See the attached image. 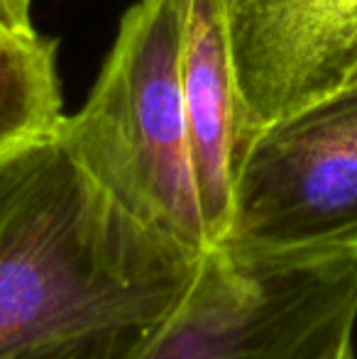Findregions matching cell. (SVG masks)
Segmentation results:
<instances>
[{
    "mask_svg": "<svg viewBox=\"0 0 357 359\" xmlns=\"http://www.w3.org/2000/svg\"><path fill=\"white\" fill-rule=\"evenodd\" d=\"M206 252L135 213L57 137L0 166V357L157 325Z\"/></svg>",
    "mask_w": 357,
    "mask_h": 359,
    "instance_id": "6da1fadb",
    "label": "cell"
},
{
    "mask_svg": "<svg viewBox=\"0 0 357 359\" xmlns=\"http://www.w3.org/2000/svg\"><path fill=\"white\" fill-rule=\"evenodd\" d=\"M191 0H140L125 13L88 100L57 140L125 205L196 252H210L191 164L184 44Z\"/></svg>",
    "mask_w": 357,
    "mask_h": 359,
    "instance_id": "7a4b0ae2",
    "label": "cell"
},
{
    "mask_svg": "<svg viewBox=\"0 0 357 359\" xmlns=\"http://www.w3.org/2000/svg\"><path fill=\"white\" fill-rule=\"evenodd\" d=\"M29 5L32 0H0V25L15 32H32Z\"/></svg>",
    "mask_w": 357,
    "mask_h": 359,
    "instance_id": "9c48e42d",
    "label": "cell"
},
{
    "mask_svg": "<svg viewBox=\"0 0 357 359\" xmlns=\"http://www.w3.org/2000/svg\"><path fill=\"white\" fill-rule=\"evenodd\" d=\"M215 250L243 259H357V86L255 135Z\"/></svg>",
    "mask_w": 357,
    "mask_h": 359,
    "instance_id": "3957f363",
    "label": "cell"
},
{
    "mask_svg": "<svg viewBox=\"0 0 357 359\" xmlns=\"http://www.w3.org/2000/svg\"><path fill=\"white\" fill-rule=\"evenodd\" d=\"M159 325V323H157ZM157 325H133L118 330L95 332L57 345L34 347L0 359H142Z\"/></svg>",
    "mask_w": 357,
    "mask_h": 359,
    "instance_id": "ba28073f",
    "label": "cell"
},
{
    "mask_svg": "<svg viewBox=\"0 0 357 359\" xmlns=\"http://www.w3.org/2000/svg\"><path fill=\"white\" fill-rule=\"evenodd\" d=\"M348 86H357V72L353 74V79H350V81H348Z\"/></svg>",
    "mask_w": 357,
    "mask_h": 359,
    "instance_id": "8fae6325",
    "label": "cell"
},
{
    "mask_svg": "<svg viewBox=\"0 0 357 359\" xmlns=\"http://www.w3.org/2000/svg\"><path fill=\"white\" fill-rule=\"evenodd\" d=\"M323 359H355L353 342H348V345L338 347V350H335V352H330V355H328V357H323Z\"/></svg>",
    "mask_w": 357,
    "mask_h": 359,
    "instance_id": "30bf717a",
    "label": "cell"
},
{
    "mask_svg": "<svg viewBox=\"0 0 357 359\" xmlns=\"http://www.w3.org/2000/svg\"><path fill=\"white\" fill-rule=\"evenodd\" d=\"M62 120L57 42L0 25V166L52 142Z\"/></svg>",
    "mask_w": 357,
    "mask_h": 359,
    "instance_id": "52a82bcc",
    "label": "cell"
},
{
    "mask_svg": "<svg viewBox=\"0 0 357 359\" xmlns=\"http://www.w3.org/2000/svg\"><path fill=\"white\" fill-rule=\"evenodd\" d=\"M357 259L203 255L189 296L142 359H323L353 342Z\"/></svg>",
    "mask_w": 357,
    "mask_h": 359,
    "instance_id": "277c9868",
    "label": "cell"
},
{
    "mask_svg": "<svg viewBox=\"0 0 357 359\" xmlns=\"http://www.w3.org/2000/svg\"><path fill=\"white\" fill-rule=\"evenodd\" d=\"M181 79L196 191L215 250L228 227L240 159L252 140L220 0H191Z\"/></svg>",
    "mask_w": 357,
    "mask_h": 359,
    "instance_id": "8992f818",
    "label": "cell"
},
{
    "mask_svg": "<svg viewBox=\"0 0 357 359\" xmlns=\"http://www.w3.org/2000/svg\"><path fill=\"white\" fill-rule=\"evenodd\" d=\"M220 8L252 137L345 88L357 72V0H220Z\"/></svg>",
    "mask_w": 357,
    "mask_h": 359,
    "instance_id": "5b68a950",
    "label": "cell"
}]
</instances>
